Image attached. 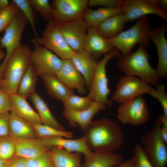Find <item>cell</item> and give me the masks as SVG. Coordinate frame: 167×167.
I'll return each mask as SVG.
<instances>
[{
	"instance_id": "7dc6e473",
	"label": "cell",
	"mask_w": 167,
	"mask_h": 167,
	"mask_svg": "<svg viewBox=\"0 0 167 167\" xmlns=\"http://www.w3.org/2000/svg\"><path fill=\"white\" fill-rule=\"evenodd\" d=\"M159 118L160 120L161 126H167V116L163 114L160 116Z\"/></svg>"
},
{
	"instance_id": "5b68a950",
	"label": "cell",
	"mask_w": 167,
	"mask_h": 167,
	"mask_svg": "<svg viewBox=\"0 0 167 167\" xmlns=\"http://www.w3.org/2000/svg\"><path fill=\"white\" fill-rule=\"evenodd\" d=\"M120 54L119 50L115 48L104 55L102 58L98 61L88 95L94 101L103 103L107 106L112 105V101L108 98L111 90L108 86L106 66L110 60L118 57Z\"/></svg>"
},
{
	"instance_id": "7402d4cb",
	"label": "cell",
	"mask_w": 167,
	"mask_h": 167,
	"mask_svg": "<svg viewBox=\"0 0 167 167\" xmlns=\"http://www.w3.org/2000/svg\"><path fill=\"white\" fill-rule=\"evenodd\" d=\"M15 156L25 159L36 157L47 151L46 147L39 138L15 140Z\"/></svg>"
},
{
	"instance_id": "1f68e13d",
	"label": "cell",
	"mask_w": 167,
	"mask_h": 167,
	"mask_svg": "<svg viewBox=\"0 0 167 167\" xmlns=\"http://www.w3.org/2000/svg\"><path fill=\"white\" fill-rule=\"evenodd\" d=\"M32 125L37 138L60 136L71 139L73 136V134L71 131H61L42 124H35Z\"/></svg>"
},
{
	"instance_id": "30bf717a",
	"label": "cell",
	"mask_w": 167,
	"mask_h": 167,
	"mask_svg": "<svg viewBox=\"0 0 167 167\" xmlns=\"http://www.w3.org/2000/svg\"><path fill=\"white\" fill-rule=\"evenodd\" d=\"M152 88L138 77L125 75L119 78L111 101L121 104L143 94H149Z\"/></svg>"
},
{
	"instance_id": "2e32d148",
	"label": "cell",
	"mask_w": 167,
	"mask_h": 167,
	"mask_svg": "<svg viewBox=\"0 0 167 167\" xmlns=\"http://www.w3.org/2000/svg\"><path fill=\"white\" fill-rule=\"evenodd\" d=\"M167 29L162 25L152 29L149 34L150 39L154 43L158 54V64L156 69L161 79L167 77V40L165 36Z\"/></svg>"
},
{
	"instance_id": "f1b7e54d",
	"label": "cell",
	"mask_w": 167,
	"mask_h": 167,
	"mask_svg": "<svg viewBox=\"0 0 167 167\" xmlns=\"http://www.w3.org/2000/svg\"><path fill=\"white\" fill-rule=\"evenodd\" d=\"M126 22L124 15L121 14L106 19L96 28L101 35L106 38L111 39L116 37L123 31Z\"/></svg>"
},
{
	"instance_id": "484cf974",
	"label": "cell",
	"mask_w": 167,
	"mask_h": 167,
	"mask_svg": "<svg viewBox=\"0 0 167 167\" xmlns=\"http://www.w3.org/2000/svg\"><path fill=\"white\" fill-rule=\"evenodd\" d=\"M10 97L12 111L18 116L32 124H41L38 113L31 107L26 98L16 93L10 95Z\"/></svg>"
},
{
	"instance_id": "277c9868",
	"label": "cell",
	"mask_w": 167,
	"mask_h": 167,
	"mask_svg": "<svg viewBox=\"0 0 167 167\" xmlns=\"http://www.w3.org/2000/svg\"><path fill=\"white\" fill-rule=\"evenodd\" d=\"M148 20L145 16L137 19L130 28L121 32L116 37L108 39L110 43L124 55L131 52L133 48L139 44L145 47L149 46V34L152 29Z\"/></svg>"
},
{
	"instance_id": "3957f363",
	"label": "cell",
	"mask_w": 167,
	"mask_h": 167,
	"mask_svg": "<svg viewBox=\"0 0 167 167\" xmlns=\"http://www.w3.org/2000/svg\"><path fill=\"white\" fill-rule=\"evenodd\" d=\"M29 47L21 45L7 60L4 68L2 89L9 95L16 93L20 81L30 62Z\"/></svg>"
},
{
	"instance_id": "cb8c5ba5",
	"label": "cell",
	"mask_w": 167,
	"mask_h": 167,
	"mask_svg": "<svg viewBox=\"0 0 167 167\" xmlns=\"http://www.w3.org/2000/svg\"><path fill=\"white\" fill-rule=\"evenodd\" d=\"M123 157L114 153L93 152L85 157L83 167H112L123 161Z\"/></svg>"
},
{
	"instance_id": "8992f818",
	"label": "cell",
	"mask_w": 167,
	"mask_h": 167,
	"mask_svg": "<svg viewBox=\"0 0 167 167\" xmlns=\"http://www.w3.org/2000/svg\"><path fill=\"white\" fill-rule=\"evenodd\" d=\"M161 126L158 117L152 129L142 136L140 140L141 145L155 167H166L167 164V144L160 135Z\"/></svg>"
},
{
	"instance_id": "9a60e30c",
	"label": "cell",
	"mask_w": 167,
	"mask_h": 167,
	"mask_svg": "<svg viewBox=\"0 0 167 167\" xmlns=\"http://www.w3.org/2000/svg\"><path fill=\"white\" fill-rule=\"evenodd\" d=\"M55 75L70 89L76 90L80 95L86 92L85 80L71 59L64 60L61 67Z\"/></svg>"
},
{
	"instance_id": "8d00e7d4",
	"label": "cell",
	"mask_w": 167,
	"mask_h": 167,
	"mask_svg": "<svg viewBox=\"0 0 167 167\" xmlns=\"http://www.w3.org/2000/svg\"><path fill=\"white\" fill-rule=\"evenodd\" d=\"M27 167H54L49 149L39 156L26 159Z\"/></svg>"
},
{
	"instance_id": "6da1fadb",
	"label": "cell",
	"mask_w": 167,
	"mask_h": 167,
	"mask_svg": "<svg viewBox=\"0 0 167 167\" xmlns=\"http://www.w3.org/2000/svg\"><path fill=\"white\" fill-rule=\"evenodd\" d=\"M84 132L87 144L93 152L114 153L124 141L121 127L108 118L92 120Z\"/></svg>"
},
{
	"instance_id": "f35d334b",
	"label": "cell",
	"mask_w": 167,
	"mask_h": 167,
	"mask_svg": "<svg viewBox=\"0 0 167 167\" xmlns=\"http://www.w3.org/2000/svg\"><path fill=\"white\" fill-rule=\"evenodd\" d=\"M156 87V89L152 88L149 94L159 102L163 110V114L167 116V94L165 86L159 83Z\"/></svg>"
},
{
	"instance_id": "c3c4849f",
	"label": "cell",
	"mask_w": 167,
	"mask_h": 167,
	"mask_svg": "<svg viewBox=\"0 0 167 167\" xmlns=\"http://www.w3.org/2000/svg\"><path fill=\"white\" fill-rule=\"evenodd\" d=\"M6 54L0 45V60L4 58Z\"/></svg>"
},
{
	"instance_id": "60d3db41",
	"label": "cell",
	"mask_w": 167,
	"mask_h": 167,
	"mask_svg": "<svg viewBox=\"0 0 167 167\" xmlns=\"http://www.w3.org/2000/svg\"><path fill=\"white\" fill-rule=\"evenodd\" d=\"M122 0H89L88 6L90 7L96 6H103L104 7H121Z\"/></svg>"
},
{
	"instance_id": "44dd1931",
	"label": "cell",
	"mask_w": 167,
	"mask_h": 167,
	"mask_svg": "<svg viewBox=\"0 0 167 167\" xmlns=\"http://www.w3.org/2000/svg\"><path fill=\"white\" fill-rule=\"evenodd\" d=\"M8 136L15 140L37 138L32 124L12 111L9 115Z\"/></svg>"
},
{
	"instance_id": "ee69618b",
	"label": "cell",
	"mask_w": 167,
	"mask_h": 167,
	"mask_svg": "<svg viewBox=\"0 0 167 167\" xmlns=\"http://www.w3.org/2000/svg\"><path fill=\"white\" fill-rule=\"evenodd\" d=\"M112 167H134V159L133 157L121 163L115 165Z\"/></svg>"
},
{
	"instance_id": "ba28073f",
	"label": "cell",
	"mask_w": 167,
	"mask_h": 167,
	"mask_svg": "<svg viewBox=\"0 0 167 167\" xmlns=\"http://www.w3.org/2000/svg\"><path fill=\"white\" fill-rule=\"evenodd\" d=\"M87 0H54L51 4L52 20L58 26L83 19Z\"/></svg>"
},
{
	"instance_id": "83f0119b",
	"label": "cell",
	"mask_w": 167,
	"mask_h": 167,
	"mask_svg": "<svg viewBox=\"0 0 167 167\" xmlns=\"http://www.w3.org/2000/svg\"><path fill=\"white\" fill-rule=\"evenodd\" d=\"M123 13V11L122 7H100L96 10L87 8L83 19L88 27L96 28L108 18Z\"/></svg>"
},
{
	"instance_id": "d6986e66",
	"label": "cell",
	"mask_w": 167,
	"mask_h": 167,
	"mask_svg": "<svg viewBox=\"0 0 167 167\" xmlns=\"http://www.w3.org/2000/svg\"><path fill=\"white\" fill-rule=\"evenodd\" d=\"M39 138L49 148L53 146L59 147L69 152L83 154L85 157L89 156L93 152L88 147L84 136L74 139L60 136L44 137Z\"/></svg>"
},
{
	"instance_id": "4dcf8cb0",
	"label": "cell",
	"mask_w": 167,
	"mask_h": 167,
	"mask_svg": "<svg viewBox=\"0 0 167 167\" xmlns=\"http://www.w3.org/2000/svg\"><path fill=\"white\" fill-rule=\"evenodd\" d=\"M94 101L88 95L80 96L74 93L70 96L63 103L64 109L79 111L86 109L93 104Z\"/></svg>"
},
{
	"instance_id": "836d02e7",
	"label": "cell",
	"mask_w": 167,
	"mask_h": 167,
	"mask_svg": "<svg viewBox=\"0 0 167 167\" xmlns=\"http://www.w3.org/2000/svg\"><path fill=\"white\" fill-rule=\"evenodd\" d=\"M15 153V140L8 135L0 137V158L8 161Z\"/></svg>"
},
{
	"instance_id": "e575fe53",
	"label": "cell",
	"mask_w": 167,
	"mask_h": 167,
	"mask_svg": "<svg viewBox=\"0 0 167 167\" xmlns=\"http://www.w3.org/2000/svg\"><path fill=\"white\" fill-rule=\"evenodd\" d=\"M32 8L48 23L52 21V6L49 0H30Z\"/></svg>"
},
{
	"instance_id": "d590c367",
	"label": "cell",
	"mask_w": 167,
	"mask_h": 167,
	"mask_svg": "<svg viewBox=\"0 0 167 167\" xmlns=\"http://www.w3.org/2000/svg\"><path fill=\"white\" fill-rule=\"evenodd\" d=\"M20 11L11 0L9 6L0 11V32L4 30L14 17Z\"/></svg>"
},
{
	"instance_id": "7a4b0ae2",
	"label": "cell",
	"mask_w": 167,
	"mask_h": 167,
	"mask_svg": "<svg viewBox=\"0 0 167 167\" xmlns=\"http://www.w3.org/2000/svg\"><path fill=\"white\" fill-rule=\"evenodd\" d=\"M145 48L139 45L133 52L124 55L120 54L118 57V66L125 75L136 76L156 86L161 79L156 69L150 65V55Z\"/></svg>"
},
{
	"instance_id": "f907efd6",
	"label": "cell",
	"mask_w": 167,
	"mask_h": 167,
	"mask_svg": "<svg viewBox=\"0 0 167 167\" xmlns=\"http://www.w3.org/2000/svg\"><path fill=\"white\" fill-rule=\"evenodd\" d=\"M2 78L0 77V90L2 89Z\"/></svg>"
},
{
	"instance_id": "5bb4252c",
	"label": "cell",
	"mask_w": 167,
	"mask_h": 167,
	"mask_svg": "<svg viewBox=\"0 0 167 167\" xmlns=\"http://www.w3.org/2000/svg\"><path fill=\"white\" fill-rule=\"evenodd\" d=\"M59 26L67 44L74 52L83 49L88 27L83 19Z\"/></svg>"
},
{
	"instance_id": "d6a6232c",
	"label": "cell",
	"mask_w": 167,
	"mask_h": 167,
	"mask_svg": "<svg viewBox=\"0 0 167 167\" xmlns=\"http://www.w3.org/2000/svg\"><path fill=\"white\" fill-rule=\"evenodd\" d=\"M22 12L30 24L36 38L38 39L35 25V17L33 8L30 0H12Z\"/></svg>"
},
{
	"instance_id": "681fc988",
	"label": "cell",
	"mask_w": 167,
	"mask_h": 167,
	"mask_svg": "<svg viewBox=\"0 0 167 167\" xmlns=\"http://www.w3.org/2000/svg\"><path fill=\"white\" fill-rule=\"evenodd\" d=\"M7 161L0 158V167H4Z\"/></svg>"
},
{
	"instance_id": "e0dca14e",
	"label": "cell",
	"mask_w": 167,
	"mask_h": 167,
	"mask_svg": "<svg viewBox=\"0 0 167 167\" xmlns=\"http://www.w3.org/2000/svg\"><path fill=\"white\" fill-rule=\"evenodd\" d=\"M107 106L103 103L94 101L91 106L86 109L79 111L64 109L62 114L71 126H79L84 132L91 124L93 116L105 110Z\"/></svg>"
},
{
	"instance_id": "4316f807",
	"label": "cell",
	"mask_w": 167,
	"mask_h": 167,
	"mask_svg": "<svg viewBox=\"0 0 167 167\" xmlns=\"http://www.w3.org/2000/svg\"><path fill=\"white\" fill-rule=\"evenodd\" d=\"M30 98L37 111L41 124L61 131H66L53 115L46 103L39 94L36 92Z\"/></svg>"
},
{
	"instance_id": "4fadbf2b",
	"label": "cell",
	"mask_w": 167,
	"mask_h": 167,
	"mask_svg": "<svg viewBox=\"0 0 167 167\" xmlns=\"http://www.w3.org/2000/svg\"><path fill=\"white\" fill-rule=\"evenodd\" d=\"M126 22H132L145 15L153 14L167 21V10L155 6L150 0H122V6Z\"/></svg>"
},
{
	"instance_id": "f6af8a7d",
	"label": "cell",
	"mask_w": 167,
	"mask_h": 167,
	"mask_svg": "<svg viewBox=\"0 0 167 167\" xmlns=\"http://www.w3.org/2000/svg\"><path fill=\"white\" fill-rule=\"evenodd\" d=\"M159 133L163 140L167 144V126H161L159 130Z\"/></svg>"
},
{
	"instance_id": "f546056e",
	"label": "cell",
	"mask_w": 167,
	"mask_h": 167,
	"mask_svg": "<svg viewBox=\"0 0 167 167\" xmlns=\"http://www.w3.org/2000/svg\"><path fill=\"white\" fill-rule=\"evenodd\" d=\"M38 75L30 62L19 84L16 94L26 99L36 92Z\"/></svg>"
},
{
	"instance_id": "8fae6325",
	"label": "cell",
	"mask_w": 167,
	"mask_h": 167,
	"mask_svg": "<svg viewBox=\"0 0 167 167\" xmlns=\"http://www.w3.org/2000/svg\"><path fill=\"white\" fill-rule=\"evenodd\" d=\"M149 116L146 101L142 95L121 104L117 110V118L123 124L140 125L146 123Z\"/></svg>"
},
{
	"instance_id": "b9f144b4",
	"label": "cell",
	"mask_w": 167,
	"mask_h": 167,
	"mask_svg": "<svg viewBox=\"0 0 167 167\" xmlns=\"http://www.w3.org/2000/svg\"><path fill=\"white\" fill-rule=\"evenodd\" d=\"M9 113L0 114V137L8 135Z\"/></svg>"
},
{
	"instance_id": "ab89813d",
	"label": "cell",
	"mask_w": 167,
	"mask_h": 167,
	"mask_svg": "<svg viewBox=\"0 0 167 167\" xmlns=\"http://www.w3.org/2000/svg\"><path fill=\"white\" fill-rule=\"evenodd\" d=\"M12 110L10 95L2 89L0 90V114L9 113Z\"/></svg>"
},
{
	"instance_id": "bcb514c9",
	"label": "cell",
	"mask_w": 167,
	"mask_h": 167,
	"mask_svg": "<svg viewBox=\"0 0 167 167\" xmlns=\"http://www.w3.org/2000/svg\"><path fill=\"white\" fill-rule=\"evenodd\" d=\"M10 2L8 0H0V11L3 10L7 7L9 5Z\"/></svg>"
},
{
	"instance_id": "52a82bcc",
	"label": "cell",
	"mask_w": 167,
	"mask_h": 167,
	"mask_svg": "<svg viewBox=\"0 0 167 167\" xmlns=\"http://www.w3.org/2000/svg\"><path fill=\"white\" fill-rule=\"evenodd\" d=\"M28 21L19 11L15 16L5 29L4 35L0 38V45L6 49V53L3 61L0 65V77L2 78L4 66L11 54L19 48L21 37Z\"/></svg>"
},
{
	"instance_id": "ffe728a7",
	"label": "cell",
	"mask_w": 167,
	"mask_h": 167,
	"mask_svg": "<svg viewBox=\"0 0 167 167\" xmlns=\"http://www.w3.org/2000/svg\"><path fill=\"white\" fill-rule=\"evenodd\" d=\"M70 59L84 78L88 90L97 66L96 59L84 49L75 52Z\"/></svg>"
},
{
	"instance_id": "74e56055",
	"label": "cell",
	"mask_w": 167,
	"mask_h": 167,
	"mask_svg": "<svg viewBox=\"0 0 167 167\" xmlns=\"http://www.w3.org/2000/svg\"><path fill=\"white\" fill-rule=\"evenodd\" d=\"M134 167H155L151 162L142 146L137 144L134 150Z\"/></svg>"
},
{
	"instance_id": "7bdbcfd3",
	"label": "cell",
	"mask_w": 167,
	"mask_h": 167,
	"mask_svg": "<svg viewBox=\"0 0 167 167\" xmlns=\"http://www.w3.org/2000/svg\"><path fill=\"white\" fill-rule=\"evenodd\" d=\"M4 167H27L26 159L14 156L6 161Z\"/></svg>"
},
{
	"instance_id": "ac0fdd59",
	"label": "cell",
	"mask_w": 167,
	"mask_h": 167,
	"mask_svg": "<svg viewBox=\"0 0 167 167\" xmlns=\"http://www.w3.org/2000/svg\"><path fill=\"white\" fill-rule=\"evenodd\" d=\"M115 49L107 38L98 32L96 28L88 27L83 49L97 59Z\"/></svg>"
},
{
	"instance_id": "d4e9b609",
	"label": "cell",
	"mask_w": 167,
	"mask_h": 167,
	"mask_svg": "<svg viewBox=\"0 0 167 167\" xmlns=\"http://www.w3.org/2000/svg\"><path fill=\"white\" fill-rule=\"evenodd\" d=\"M40 76L48 94L52 97L63 102L74 93L73 91L66 87L55 75L43 74Z\"/></svg>"
},
{
	"instance_id": "7c38bea8",
	"label": "cell",
	"mask_w": 167,
	"mask_h": 167,
	"mask_svg": "<svg viewBox=\"0 0 167 167\" xmlns=\"http://www.w3.org/2000/svg\"><path fill=\"white\" fill-rule=\"evenodd\" d=\"M37 40L40 44L63 60L70 59L75 53L67 44L59 26L52 20L48 23L41 36Z\"/></svg>"
},
{
	"instance_id": "816d5d0a",
	"label": "cell",
	"mask_w": 167,
	"mask_h": 167,
	"mask_svg": "<svg viewBox=\"0 0 167 167\" xmlns=\"http://www.w3.org/2000/svg\"></svg>"
},
{
	"instance_id": "9c48e42d",
	"label": "cell",
	"mask_w": 167,
	"mask_h": 167,
	"mask_svg": "<svg viewBox=\"0 0 167 167\" xmlns=\"http://www.w3.org/2000/svg\"><path fill=\"white\" fill-rule=\"evenodd\" d=\"M31 41L34 47L30 62L39 75L43 74L56 75L64 60L41 45L36 38Z\"/></svg>"
},
{
	"instance_id": "603a6c76",
	"label": "cell",
	"mask_w": 167,
	"mask_h": 167,
	"mask_svg": "<svg viewBox=\"0 0 167 167\" xmlns=\"http://www.w3.org/2000/svg\"><path fill=\"white\" fill-rule=\"evenodd\" d=\"M54 167H83L81 153L70 152L57 146L49 148Z\"/></svg>"
}]
</instances>
